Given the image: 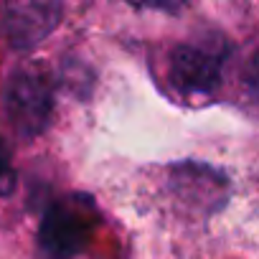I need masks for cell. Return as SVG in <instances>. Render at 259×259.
<instances>
[{"label": "cell", "mask_w": 259, "mask_h": 259, "mask_svg": "<svg viewBox=\"0 0 259 259\" xmlns=\"http://www.w3.org/2000/svg\"><path fill=\"white\" fill-rule=\"evenodd\" d=\"M3 107L13 133L23 140L38 138L54 117V81L41 64H23L11 71Z\"/></svg>", "instance_id": "cell-1"}, {"label": "cell", "mask_w": 259, "mask_h": 259, "mask_svg": "<svg viewBox=\"0 0 259 259\" xmlns=\"http://www.w3.org/2000/svg\"><path fill=\"white\" fill-rule=\"evenodd\" d=\"M94 224V203L89 196H66L56 201L38 231V244L49 259H69L74 256L89 236Z\"/></svg>", "instance_id": "cell-2"}, {"label": "cell", "mask_w": 259, "mask_h": 259, "mask_svg": "<svg viewBox=\"0 0 259 259\" xmlns=\"http://www.w3.org/2000/svg\"><path fill=\"white\" fill-rule=\"evenodd\" d=\"M226 59L224 41L181 44L170 56V81L181 94L206 97L221 84V69Z\"/></svg>", "instance_id": "cell-3"}, {"label": "cell", "mask_w": 259, "mask_h": 259, "mask_svg": "<svg viewBox=\"0 0 259 259\" xmlns=\"http://www.w3.org/2000/svg\"><path fill=\"white\" fill-rule=\"evenodd\" d=\"M64 0H6V36L16 51H33L61 23Z\"/></svg>", "instance_id": "cell-4"}, {"label": "cell", "mask_w": 259, "mask_h": 259, "mask_svg": "<svg viewBox=\"0 0 259 259\" xmlns=\"http://www.w3.org/2000/svg\"><path fill=\"white\" fill-rule=\"evenodd\" d=\"M16 183H18V173H16V165H13L11 148L6 145L3 138H0V198H8L16 191Z\"/></svg>", "instance_id": "cell-5"}, {"label": "cell", "mask_w": 259, "mask_h": 259, "mask_svg": "<svg viewBox=\"0 0 259 259\" xmlns=\"http://www.w3.org/2000/svg\"><path fill=\"white\" fill-rule=\"evenodd\" d=\"M138 8H150V11H165V13H176L178 8L188 6L191 0H130Z\"/></svg>", "instance_id": "cell-6"}]
</instances>
